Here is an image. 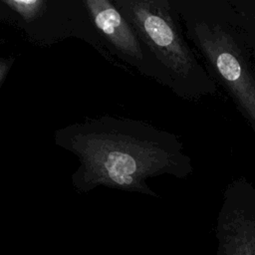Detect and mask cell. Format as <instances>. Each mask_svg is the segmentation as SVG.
Instances as JSON below:
<instances>
[{
    "mask_svg": "<svg viewBox=\"0 0 255 255\" xmlns=\"http://www.w3.org/2000/svg\"><path fill=\"white\" fill-rule=\"evenodd\" d=\"M83 4L94 27L116 56L168 88L165 75L115 1L87 0Z\"/></svg>",
    "mask_w": 255,
    "mask_h": 255,
    "instance_id": "4",
    "label": "cell"
},
{
    "mask_svg": "<svg viewBox=\"0 0 255 255\" xmlns=\"http://www.w3.org/2000/svg\"><path fill=\"white\" fill-rule=\"evenodd\" d=\"M13 63H14V58L12 57L0 58V86L5 80L11 67L13 66Z\"/></svg>",
    "mask_w": 255,
    "mask_h": 255,
    "instance_id": "7",
    "label": "cell"
},
{
    "mask_svg": "<svg viewBox=\"0 0 255 255\" xmlns=\"http://www.w3.org/2000/svg\"><path fill=\"white\" fill-rule=\"evenodd\" d=\"M212 79L255 128V67L234 0H171Z\"/></svg>",
    "mask_w": 255,
    "mask_h": 255,
    "instance_id": "2",
    "label": "cell"
},
{
    "mask_svg": "<svg viewBox=\"0 0 255 255\" xmlns=\"http://www.w3.org/2000/svg\"><path fill=\"white\" fill-rule=\"evenodd\" d=\"M234 2L240 14L242 32L255 67V19L251 14L245 0H234Z\"/></svg>",
    "mask_w": 255,
    "mask_h": 255,
    "instance_id": "5",
    "label": "cell"
},
{
    "mask_svg": "<svg viewBox=\"0 0 255 255\" xmlns=\"http://www.w3.org/2000/svg\"><path fill=\"white\" fill-rule=\"evenodd\" d=\"M179 98L198 101L216 94L215 81L187 42L171 0H115Z\"/></svg>",
    "mask_w": 255,
    "mask_h": 255,
    "instance_id": "3",
    "label": "cell"
},
{
    "mask_svg": "<svg viewBox=\"0 0 255 255\" xmlns=\"http://www.w3.org/2000/svg\"><path fill=\"white\" fill-rule=\"evenodd\" d=\"M3 4L7 5L11 10L20 15L26 22H32L37 16L44 12L47 3L42 0H11L3 1Z\"/></svg>",
    "mask_w": 255,
    "mask_h": 255,
    "instance_id": "6",
    "label": "cell"
},
{
    "mask_svg": "<svg viewBox=\"0 0 255 255\" xmlns=\"http://www.w3.org/2000/svg\"><path fill=\"white\" fill-rule=\"evenodd\" d=\"M54 140L79 158L72 183L82 192L106 186L155 195L147 178H184L193 172L191 158L174 133L139 120L95 118L58 128Z\"/></svg>",
    "mask_w": 255,
    "mask_h": 255,
    "instance_id": "1",
    "label": "cell"
}]
</instances>
